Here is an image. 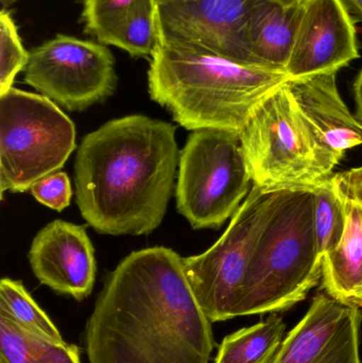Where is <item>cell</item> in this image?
I'll use <instances>...</instances> for the list:
<instances>
[{
	"instance_id": "obj_1",
	"label": "cell",
	"mask_w": 362,
	"mask_h": 363,
	"mask_svg": "<svg viewBox=\"0 0 362 363\" xmlns=\"http://www.w3.org/2000/svg\"><path fill=\"white\" fill-rule=\"evenodd\" d=\"M89 363H208L212 321L184 258L169 247L132 252L108 275L87 321Z\"/></svg>"
},
{
	"instance_id": "obj_2",
	"label": "cell",
	"mask_w": 362,
	"mask_h": 363,
	"mask_svg": "<svg viewBox=\"0 0 362 363\" xmlns=\"http://www.w3.org/2000/svg\"><path fill=\"white\" fill-rule=\"evenodd\" d=\"M176 130L130 115L83 138L74 162L77 204L99 234L138 236L161 225L180 161Z\"/></svg>"
},
{
	"instance_id": "obj_3",
	"label": "cell",
	"mask_w": 362,
	"mask_h": 363,
	"mask_svg": "<svg viewBox=\"0 0 362 363\" xmlns=\"http://www.w3.org/2000/svg\"><path fill=\"white\" fill-rule=\"evenodd\" d=\"M289 80L283 70L213 55L180 52L157 43L151 55V99L181 127L242 131L257 104Z\"/></svg>"
},
{
	"instance_id": "obj_4",
	"label": "cell",
	"mask_w": 362,
	"mask_h": 363,
	"mask_svg": "<svg viewBox=\"0 0 362 363\" xmlns=\"http://www.w3.org/2000/svg\"><path fill=\"white\" fill-rule=\"evenodd\" d=\"M314 191L278 189L257 237L236 317L288 311L322 279Z\"/></svg>"
},
{
	"instance_id": "obj_5",
	"label": "cell",
	"mask_w": 362,
	"mask_h": 363,
	"mask_svg": "<svg viewBox=\"0 0 362 363\" xmlns=\"http://www.w3.org/2000/svg\"><path fill=\"white\" fill-rule=\"evenodd\" d=\"M239 136L253 185L263 189H314L339 164L317 138L287 82L257 104Z\"/></svg>"
},
{
	"instance_id": "obj_6",
	"label": "cell",
	"mask_w": 362,
	"mask_h": 363,
	"mask_svg": "<svg viewBox=\"0 0 362 363\" xmlns=\"http://www.w3.org/2000/svg\"><path fill=\"white\" fill-rule=\"evenodd\" d=\"M74 149L76 127L49 98L14 87L0 96L1 198L59 172Z\"/></svg>"
},
{
	"instance_id": "obj_7",
	"label": "cell",
	"mask_w": 362,
	"mask_h": 363,
	"mask_svg": "<svg viewBox=\"0 0 362 363\" xmlns=\"http://www.w3.org/2000/svg\"><path fill=\"white\" fill-rule=\"evenodd\" d=\"M251 182L238 132L193 131L180 153L176 209L193 230L221 228L250 192Z\"/></svg>"
},
{
	"instance_id": "obj_8",
	"label": "cell",
	"mask_w": 362,
	"mask_h": 363,
	"mask_svg": "<svg viewBox=\"0 0 362 363\" xmlns=\"http://www.w3.org/2000/svg\"><path fill=\"white\" fill-rule=\"evenodd\" d=\"M276 190L253 185L218 241L204 253L184 258L196 298L212 322L235 318L251 255Z\"/></svg>"
},
{
	"instance_id": "obj_9",
	"label": "cell",
	"mask_w": 362,
	"mask_h": 363,
	"mask_svg": "<svg viewBox=\"0 0 362 363\" xmlns=\"http://www.w3.org/2000/svg\"><path fill=\"white\" fill-rule=\"evenodd\" d=\"M23 81L70 112H82L116 91L115 59L106 45L57 34L29 51Z\"/></svg>"
},
{
	"instance_id": "obj_10",
	"label": "cell",
	"mask_w": 362,
	"mask_h": 363,
	"mask_svg": "<svg viewBox=\"0 0 362 363\" xmlns=\"http://www.w3.org/2000/svg\"><path fill=\"white\" fill-rule=\"evenodd\" d=\"M254 0H164L155 2L157 43L180 52L213 55L259 66L247 45Z\"/></svg>"
},
{
	"instance_id": "obj_11",
	"label": "cell",
	"mask_w": 362,
	"mask_h": 363,
	"mask_svg": "<svg viewBox=\"0 0 362 363\" xmlns=\"http://www.w3.org/2000/svg\"><path fill=\"white\" fill-rule=\"evenodd\" d=\"M356 28L344 0H304L290 57L289 79L338 70L358 59Z\"/></svg>"
},
{
	"instance_id": "obj_12",
	"label": "cell",
	"mask_w": 362,
	"mask_h": 363,
	"mask_svg": "<svg viewBox=\"0 0 362 363\" xmlns=\"http://www.w3.org/2000/svg\"><path fill=\"white\" fill-rule=\"evenodd\" d=\"M361 307L316 294L271 363H362Z\"/></svg>"
},
{
	"instance_id": "obj_13",
	"label": "cell",
	"mask_w": 362,
	"mask_h": 363,
	"mask_svg": "<svg viewBox=\"0 0 362 363\" xmlns=\"http://www.w3.org/2000/svg\"><path fill=\"white\" fill-rule=\"evenodd\" d=\"M29 262L38 281L57 294L82 301L93 291L97 264L84 226L63 220L47 224L32 241Z\"/></svg>"
},
{
	"instance_id": "obj_14",
	"label": "cell",
	"mask_w": 362,
	"mask_h": 363,
	"mask_svg": "<svg viewBox=\"0 0 362 363\" xmlns=\"http://www.w3.org/2000/svg\"><path fill=\"white\" fill-rule=\"evenodd\" d=\"M336 74L289 79L287 86L321 144L340 162L346 151L362 145V123L342 100Z\"/></svg>"
},
{
	"instance_id": "obj_15",
	"label": "cell",
	"mask_w": 362,
	"mask_h": 363,
	"mask_svg": "<svg viewBox=\"0 0 362 363\" xmlns=\"http://www.w3.org/2000/svg\"><path fill=\"white\" fill-rule=\"evenodd\" d=\"M346 211V228L335 251L323 257L322 284L336 300L357 305L362 288V167L333 174Z\"/></svg>"
},
{
	"instance_id": "obj_16",
	"label": "cell",
	"mask_w": 362,
	"mask_h": 363,
	"mask_svg": "<svg viewBox=\"0 0 362 363\" xmlns=\"http://www.w3.org/2000/svg\"><path fill=\"white\" fill-rule=\"evenodd\" d=\"M300 6L286 9L273 0L253 1L246 38L257 65L285 72L299 21Z\"/></svg>"
},
{
	"instance_id": "obj_17",
	"label": "cell",
	"mask_w": 362,
	"mask_h": 363,
	"mask_svg": "<svg viewBox=\"0 0 362 363\" xmlns=\"http://www.w3.org/2000/svg\"><path fill=\"white\" fill-rule=\"evenodd\" d=\"M0 363H81L80 351L28 332L0 315Z\"/></svg>"
},
{
	"instance_id": "obj_18",
	"label": "cell",
	"mask_w": 362,
	"mask_h": 363,
	"mask_svg": "<svg viewBox=\"0 0 362 363\" xmlns=\"http://www.w3.org/2000/svg\"><path fill=\"white\" fill-rule=\"evenodd\" d=\"M286 324L271 313L265 321L223 339L215 363H271L284 341Z\"/></svg>"
},
{
	"instance_id": "obj_19",
	"label": "cell",
	"mask_w": 362,
	"mask_h": 363,
	"mask_svg": "<svg viewBox=\"0 0 362 363\" xmlns=\"http://www.w3.org/2000/svg\"><path fill=\"white\" fill-rule=\"evenodd\" d=\"M96 40L117 47L132 57H151L157 44L155 0H142Z\"/></svg>"
},
{
	"instance_id": "obj_20",
	"label": "cell",
	"mask_w": 362,
	"mask_h": 363,
	"mask_svg": "<svg viewBox=\"0 0 362 363\" xmlns=\"http://www.w3.org/2000/svg\"><path fill=\"white\" fill-rule=\"evenodd\" d=\"M0 315L9 318L32 334L57 342L64 341L57 326L30 296L21 281L1 279Z\"/></svg>"
},
{
	"instance_id": "obj_21",
	"label": "cell",
	"mask_w": 362,
	"mask_h": 363,
	"mask_svg": "<svg viewBox=\"0 0 362 363\" xmlns=\"http://www.w3.org/2000/svg\"><path fill=\"white\" fill-rule=\"evenodd\" d=\"M312 191L317 240L323 258L335 251L341 242L346 228V211L333 176Z\"/></svg>"
},
{
	"instance_id": "obj_22",
	"label": "cell",
	"mask_w": 362,
	"mask_h": 363,
	"mask_svg": "<svg viewBox=\"0 0 362 363\" xmlns=\"http://www.w3.org/2000/svg\"><path fill=\"white\" fill-rule=\"evenodd\" d=\"M29 60L10 11L0 13V96L12 89L17 74L23 72Z\"/></svg>"
},
{
	"instance_id": "obj_23",
	"label": "cell",
	"mask_w": 362,
	"mask_h": 363,
	"mask_svg": "<svg viewBox=\"0 0 362 363\" xmlns=\"http://www.w3.org/2000/svg\"><path fill=\"white\" fill-rule=\"evenodd\" d=\"M84 32L97 38L142 0H81Z\"/></svg>"
},
{
	"instance_id": "obj_24",
	"label": "cell",
	"mask_w": 362,
	"mask_h": 363,
	"mask_svg": "<svg viewBox=\"0 0 362 363\" xmlns=\"http://www.w3.org/2000/svg\"><path fill=\"white\" fill-rule=\"evenodd\" d=\"M36 201L49 208L62 211L69 206L72 184L65 172H55L34 184L30 189Z\"/></svg>"
},
{
	"instance_id": "obj_25",
	"label": "cell",
	"mask_w": 362,
	"mask_h": 363,
	"mask_svg": "<svg viewBox=\"0 0 362 363\" xmlns=\"http://www.w3.org/2000/svg\"><path fill=\"white\" fill-rule=\"evenodd\" d=\"M354 95L357 106V118L362 123V68L355 80Z\"/></svg>"
},
{
	"instance_id": "obj_26",
	"label": "cell",
	"mask_w": 362,
	"mask_h": 363,
	"mask_svg": "<svg viewBox=\"0 0 362 363\" xmlns=\"http://www.w3.org/2000/svg\"><path fill=\"white\" fill-rule=\"evenodd\" d=\"M346 4L358 17L359 21H362V0H346Z\"/></svg>"
},
{
	"instance_id": "obj_27",
	"label": "cell",
	"mask_w": 362,
	"mask_h": 363,
	"mask_svg": "<svg viewBox=\"0 0 362 363\" xmlns=\"http://www.w3.org/2000/svg\"><path fill=\"white\" fill-rule=\"evenodd\" d=\"M273 1L278 2L281 6H284L286 9L298 8L303 4L304 0H273Z\"/></svg>"
},
{
	"instance_id": "obj_28",
	"label": "cell",
	"mask_w": 362,
	"mask_h": 363,
	"mask_svg": "<svg viewBox=\"0 0 362 363\" xmlns=\"http://www.w3.org/2000/svg\"><path fill=\"white\" fill-rule=\"evenodd\" d=\"M19 1V0H0V4H1V11L8 10L12 4L15 2Z\"/></svg>"
},
{
	"instance_id": "obj_29",
	"label": "cell",
	"mask_w": 362,
	"mask_h": 363,
	"mask_svg": "<svg viewBox=\"0 0 362 363\" xmlns=\"http://www.w3.org/2000/svg\"><path fill=\"white\" fill-rule=\"evenodd\" d=\"M357 305H358L359 307H362V288H361V292H359L358 301H357Z\"/></svg>"
},
{
	"instance_id": "obj_30",
	"label": "cell",
	"mask_w": 362,
	"mask_h": 363,
	"mask_svg": "<svg viewBox=\"0 0 362 363\" xmlns=\"http://www.w3.org/2000/svg\"><path fill=\"white\" fill-rule=\"evenodd\" d=\"M157 1H164V0H155V2H157Z\"/></svg>"
}]
</instances>
